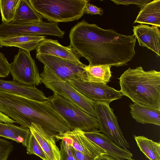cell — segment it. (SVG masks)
<instances>
[{
    "label": "cell",
    "instance_id": "29",
    "mask_svg": "<svg viewBox=\"0 0 160 160\" xmlns=\"http://www.w3.org/2000/svg\"><path fill=\"white\" fill-rule=\"evenodd\" d=\"M84 13L91 15L98 14L101 15L103 14V11L102 8H98L88 2L85 7Z\"/></svg>",
    "mask_w": 160,
    "mask_h": 160
},
{
    "label": "cell",
    "instance_id": "15",
    "mask_svg": "<svg viewBox=\"0 0 160 160\" xmlns=\"http://www.w3.org/2000/svg\"><path fill=\"white\" fill-rule=\"evenodd\" d=\"M0 90L38 101L45 102L48 99L43 92L35 86H26L14 81L6 80L1 78Z\"/></svg>",
    "mask_w": 160,
    "mask_h": 160
},
{
    "label": "cell",
    "instance_id": "8",
    "mask_svg": "<svg viewBox=\"0 0 160 160\" xmlns=\"http://www.w3.org/2000/svg\"><path fill=\"white\" fill-rule=\"evenodd\" d=\"M65 81L86 97L96 102H111L123 96L120 91L107 84L74 79Z\"/></svg>",
    "mask_w": 160,
    "mask_h": 160
},
{
    "label": "cell",
    "instance_id": "4",
    "mask_svg": "<svg viewBox=\"0 0 160 160\" xmlns=\"http://www.w3.org/2000/svg\"><path fill=\"white\" fill-rule=\"evenodd\" d=\"M48 98L47 102L65 120L70 130L79 129L84 132H94L99 130L96 117L70 101L55 93Z\"/></svg>",
    "mask_w": 160,
    "mask_h": 160
},
{
    "label": "cell",
    "instance_id": "20",
    "mask_svg": "<svg viewBox=\"0 0 160 160\" xmlns=\"http://www.w3.org/2000/svg\"><path fill=\"white\" fill-rule=\"evenodd\" d=\"M31 133L28 128L0 122V136L21 143L26 147Z\"/></svg>",
    "mask_w": 160,
    "mask_h": 160
},
{
    "label": "cell",
    "instance_id": "17",
    "mask_svg": "<svg viewBox=\"0 0 160 160\" xmlns=\"http://www.w3.org/2000/svg\"><path fill=\"white\" fill-rule=\"evenodd\" d=\"M129 106L132 117L137 122L160 126V109L136 103Z\"/></svg>",
    "mask_w": 160,
    "mask_h": 160
},
{
    "label": "cell",
    "instance_id": "7",
    "mask_svg": "<svg viewBox=\"0 0 160 160\" xmlns=\"http://www.w3.org/2000/svg\"><path fill=\"white\" fill-rule=\"evenodd\" d=\"M110 102H95L94 108L100 126L98 132L103 133L120 147L128 149L130 145L119 126L113 109L109 106Z\"/></svg>",
    "mask_w": 160,
    "mask_h": 160
},
{
    "label": "cell",
    "instance_id": "24",
    "mask_svg": "<svg viewBox=\"0 0 160 160\" xmlns=\"http://www.w3.org/2000/svg\"><path fill=\"white\" fill-rule=\"evenodd\" d=\"M27 148V153L29 155L34 154L42 160H48L44 152L33 135L31 133Z\"/></svg>",
    "mask_w": 160,
    "mask_h": 160
},
{
    "label": "cell",
    "instance_id": "28",
    "mask_svg": "<svg viewBox=\"0 0 160 160\" xmlns=\"http://www.w3.org/2000/svg\"><path fill=\"white\" fill-rule=\"evenodd\" d=\"M115 3L118 5L122 4L128 6L129 4H135L139 6V7H141L146 4L149 2L151 1L150 0H111Z\"/></svg>",
    "mask_w": 160,
    "mask_h": 160
},
{
    "label": "cell",
    "instance_id": "1",
    "mask_svg": "<svg viewBox=\"0 0 160 160\" xmlns=\"http://www.w3.org/2000/svg\"><path fill=\"white\" fill-rule=\"evenodd\" d=\"M69 38L70 45L88 61L89 66L125 65L135 54L134 35L104 29L84 20L71 29Z\"/></svg>",
    "mask_w": 160,
    "mask_h": 160
},
{
    "label": "cell",
    "instance_id": "16",
    "mask_svg": "<svg viewBox=\"0 0 160 160\" xmlns=\"http://www.w3.org/2000/svg\"><path fill=\"white\" fill-rule=\"evenodd\" d=\"M45 37L22 35L0 37V47H15L30 53L36 49L40 42L46 39Z\"/></svg>",
    "mask_w": 160,
    "mask_h": 160
},
{
    "label": "cell",
    "instance_id": "25",
    "mask_svg": "<svg viewBox=\"0 0 160 160\" xmlns=\"http://www.w3.org/2000/svg\"><path fill=\"white\" fill-rule=\"evenodd\" d=\"M13 148L11 142L0 138V160H7Z\"/></svg>",
    "mask_w": 160,
    "mask_h": 160
},
{
    "label": "cell",
    "instance_id": "2",
    "mask_svg": "<svg viewBox=\"0 0 160 160\" xmlns=\"http://www.w3.org/2000/svg\"><path fill=\"white\" fill-rule=\"evenodd\" d=\"M118 79L120 91L133 103L160 109V72L129 68Z\"/></svg>",
    "mask_w": 160,
    "mask_h": 160
},
{
    "label": "cell",
    "instance_id": "22",
    "mask_svg": "<svg viewBox=\"0 0 160 160\" xmlns=\"http://www.w3.org/2000/svg\"><path fill=\"white\" fill-rule=\"evenodd\" d=\"M141 151L150 160H160V143L156 142L142 136L134 135Z\"/></svg>",
    "mask_w": 160,
    "mask_h": 160
},
{
    "label": "cell",
    "instance_id": "32",
    "mask_svg": "<svg viewBox=\"0 0 160 160\" xmlns=\"http://www.w3.org/2000/svg\"><path fill=\"white\" fill-rule=\"evenodd\" d=\"M94 160H116L107 154H102L96 157Z\"/></svg>",
    "mask_w": 160,
    "mask_h": 160
},
{
    "label": "cell",
    "instance_id": "3",
    "mask_svg": "<svg viewBox=\"0 0 160 160\" xmlns=\"http://www.w3.org/2000/svg\"><path fill=\"white\" fill-rule=\"evenodd\" d=\"M33 9L51 22H67L78 20L85 14L89 1L86 0H28Z\"/></svg>",
    "mask_w": 160,
    "mask_h": 160
},
{
    "label": "cell",
    "instance_id": "9",
    "mask_svg": "<svg viewBox=\"0 0 160 160\" xmlns=\"http://www.w3.org/2000/svg\"><path fill=\"white\" fill-rule=\"evenodd\" d=\"M36 57L44 66L64 80H84V67L70 61L51 55L36 54Z\"/></svg>",
    "mask_w": 160,
    "mask_h": 160
},
{
    "label": "cell",
    "instance_id": "23",
    "mask_svg": "<svg viewBox=\"0 0 160 160\" xmlns=\"http://www.w3.org/2000/svg\"><path fill=\"white\" fill-rule=\"evenodd\" d=\"M20 0H0V11L2 23L7 24L14 19Z\"/></svg>",
    "mask_w": 160,
    "mask_h": 160
},
{
    "label": "cell",
    "instance_id": "6",
    "mask_svg": "<svg viewBox=\"0 0 160 160\" xmlns=\"http://www.w3.org/2000/svg\"><path fill=\"white\" fill-rule=\"evenodd\" d=\"M10 73L13 81L28 86H35L41 83V78L35 60L30 53L21 49L10 64Z\"/></svg>",
    "mask_w": 160,
    "mask_h": 160
},
{
    "label": "cell",
    "instance_id": "5",
    "mask_svg": "<svg viewBox=\"0 0 160 160\" xmlns=\"http://www.w3.org/2000/svg\"><path fill=\"white\" fill-rule=\"evenodd\" d=\"M40 75L41 82L46 87L70 101L88 114L96 117L94 108L96 102L86 97L46 66H44Z\"/></svg>",
    "mask_w": 160,
    "mask_h": 160
},
{
    "label": "cell",
    "instance_id": "19",
    "mask_svg": "<svg viewBox=\"0 0 160 160\" xmlns=\"http://www.w3.org/2000/svg\"><path fill=\"white\" fill-rule=\"evenodd\" d=\"M42 18L32 7L28 0H20L14 19L11 22L21 24H31L42 22Z\"/></svg>",
    "mask_w": 160,
    "mask_h": 160
},
{
    "label": "cell",
    "instance_id": "30",
    "mask_svg": "<svg viewBox=\"0 0 160 160\" xmlns=\"http://www.w3.org/2000/svg\"><path fill=\"white\" fill-rule=\"evenodd\" d=\"M70 148L75 160H94L95 158L84 154L75 150L71 146Z\"/></svg>",
    "mask_w": 160,
    "mask_h": 160
},
{
    "label": "cell",
    "instance_id": "27",
    "mask_svg": "<svg viewBox=\"0 0 160 160\" xmlns=\"http://www.w3.org/2000/svg\"><path fill=\"white\" fill-rule=\"evenodd\" d=\"M10 73V63L4 54L0 52V78L8 77Z\"/></svg>",
    "mask_w": 160,
    "mask_h": 160
},
{
    "label": "cell",
    "instance_id": "18",
    "mask_svg": "<svg viewBox=\"0 0 160 160\" xmlns=\"http://www.w3.org/2000/svg\"><path fill=\"white\" fill-rule=\"evenodd\" d=\"M134 23L146 24L160 27V0H154L140 7Z\"/></svg>",
    "mask_w": 160,
    "mask_h": 160
},
{
    "label": "cell",
    "instance_id": "11",
    "mask_svg": "<svg viewBox=\"0 0 160 160\" xmlns=\"http://www.w3.org/2000/svg\"><path fill=\"white\" fill-rule=\"evenodd\" d=\"M37 54L50 55L70 61L85 67L80 61L81 57L70 45L65 47L57 40L46 39L41 41L36 49Z\"/></svg>",
    "mask_w": 160,
    "mask_h": 160
},
{
    "label": "cell",
    "instance_id": "31",
    "mask_svg": "<svg viewBox=\"0 0 160 160\" xmlns=\"http://www.w3.org/2000/svg\"><path fill=\"white\" fill-rule=\"evenodd\" d=\"M0 122L7 124L16 123L15 121L0 111Z\"/></svg>",
    "mask_w": 160,
    "mask_h": 160
},
{
    "label": "cell",
    "instance_id": "13",
    "mask_svg": "<svg viewBox=\"0 0 160 160\" xmlns=\"http://www.w3.org/2000/svg\"><path fill=\"white\" fill-rule=\"evenodd\" d=\"M134 34L139 45L145 47L160 56V32L158 27L141 24L133 27Z\"/></svg>",
    "mask_w": 160,
    "mask_h": 160
},
{
    "label": "cell",
    "instance_id": "26",
    "mask_svg": "<svg viewBox=\"0 0 160 160\" xmlns=\"http://www.w3.org/2000/svg\"><path fill=\"white\" fill-rule=\"evenodd\" d=\"M60 150L61 155L60 160H75L70 146L64 140H62L60 142Z\"/></svg>",
    "mask_w": 160,
    "mask_h": 160
},
{
    "label": "cell",
    "instance_id": "21",
    "mask_svg": "<svg viewBox=\"0 0 160 160\" xmlns=\"http://www.w3.org/2000/svg\"><path fill=\"white\" fill-rule=\"evenodd\" d=\"M111 67L108 66H90L86 65L84 81L107 84L112 76Z\"/></svg>",
    "mask_w": 160,
    "mask_h": 160
},
{
    "label": "cell",
    "instance_id": "14",
    "mask_svg": "<svg viewBox=\"0 0 160 160\" xmlns=\"http://www.w3.org/2000/svg\"><path fill=\"white\" fill-rule=\"evenodd\" d=\"M46 155L48 160H60V149L54 137L48 134L40 125L34 123L28 128Z\"/></svg>",
    "mask_w": 160,
    "mask_h": 160
},
{
    "label": "cell",
    "instance_id": "12",
    "mask_svg": "<svg viewBox=\"0 0 160 160\" xmlns=\"http://www.w3.org/2000/svg\"><path fill=\"white\" fill-rule=\"evenodd\" d=\"M83 133L87 138L106 151L108 155L116 160H135L132 158V154L130 151L120 147L98 131H83Z\"/></svg>",
    "mask_w": 160,
    "mask_h": 160
},
{
    "label": "cell",
    "instance_id": "10",
    "mask_svg": "<svg viewBox=\"0 0 160 160\" xmlns=\"http://www.w3.org/2000/svg\"><path fill=\"white\" fill-rule=\"evenodd\" d=\"M58 140H64L75 150L84 154L96 157L107 153L102 148L87 138L83 131L79 129L53 135Z\"/></svg>",
    "mask_w": 160,
    "mask_h": 160
}]
</instances>
